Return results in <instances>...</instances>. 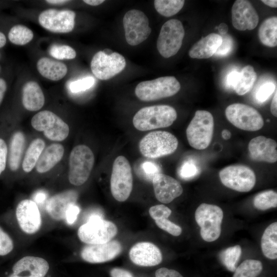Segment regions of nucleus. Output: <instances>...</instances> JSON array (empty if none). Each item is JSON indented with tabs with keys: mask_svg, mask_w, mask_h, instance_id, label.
Returning <instances> with one entry per match:
<instances>
[{
	"mask_svg": "<svg viewBox=\"0 0 277 277\" xmlns=\"http://www.w3.org/2000/svg\"><path fill=\"white\" fill-rule=\"evenodd\" d=\"M219 177L224 186L241 192L250 191L256 182L254 171L248 166L241 164L224 168L220 171Z\"/></svg>",
	"mask_w": 277,
	"mask_h": 277,
	"instance_id": "obj_13",
	"label": "nucleus"
},
{
	"mask_svg": "<svg viewBox=\"0 0 277 277\" xmlns=\"http://www.w3.org/2000/svg\"><path fill=\"white\" fill-rule=\"evenodd\" d=\"M75 13L70 10L49 9L38 16V22L44 28L54 33H66L72 31L75 25Z\"/></svg>",
	"mask_w": 277,
	"mask_h": 277,
	"instance_id": "obj_17",
	"label": "nucleus"
},
{
	"mask_svg": "<svg viewBox=\"0 0 277 277\" xmlns=\"http://www.w3.org/2000/svg\"><path fill=\"white\" fill-rule=\"evenodd\" d=\"M239 71L234 70L230 72L227 76L226 83L228 87L233 88L239 75Z\"/></svg>",
	"mask_w": 277,
	"mask_h": 277,
	"instance_id": "obj_51",
	"label": "nucleus"
},
{
	"mask_svg": "<svg viewBox=\"0 0 277 277\" xmlns=\"http://www.w3.org/2000/svg\"><path fill=\"white\" fill-rule=\"evenodd\" d=\"M142 169L145 176L151 180H152L155 174L161 173L159 166L155 163L152 162H144L142 165Z\"/></svg>",
	"mask_w": 277,
	"mask_h": 277,
	"instance_id": "obj_46",
	"label": "nucleus"
},
{
	"mask_svg": "<svg viewBox=\"0 0 277 277\" xmlns=\"http://www.w3.org/2000/svg\"><path fill=\"white\" fill-rule=\"evenodd\" d=\"M256 79V74L252 66L247 65L239 72L233 90L239 95L248 92L252 88Z\"/></svg>",
	"mask_w": 277,
	"mask_h": 277,
	"instance_id": "obj_32",
	"label": "nucleus"
},
{
	"mask_svg": "<svg viewBox=\"0 0 277 277\" xmlns=\"http://www.w3.org/2000/svg\"><path fill=\"white\" fill-rule=\"evenodd\" d=\"M94 78L87 76L71 82L69 86V89L73 93H78L90 88L94 83Z\"/></svg>",
	"mask_w": 277,
	"mask_h": 277,
	"instance_id": "obj_40",
	"label": "nucleus"
},
{
	"mask_svg": "<svg viewBox=\"0 0 277 277\" xmlns=\"http://www.w3.org/2000/svg\"><path fill=\"white\" fill-rule=\"evenodd\" d=\"M49 262L44 257L26 255L13 265L7 277H46L50 270Z\"/></svg>",
	"mask_w": 277,
	"mask_h": 277,
	"instance_id": "obj_18",
	"label": "nucleus"
},
{
	"mask_svg": "<svg viewBox=\"0 0 277 277\" xmlns=\"http://www.w3.org/2000/svg\"><path fill=\"white\" fill-rule=\"evenodd\" d=\"M199 170L196 165L191 161L184 163L179 170V175L184 180H189L195 176Z\"/></svg>",
	"mask_w": 277,
	"mask_h": 277,
	"instance_id": "obj_43",
	"label": "nucleus"
},
{
	"mask_svg": "<svg viewBox=\"0 0 277 277\" xmlns=\"http://www.w3.org/2000/svg\"><path fill=\"white\" fill-rule=\"evenodd\" d=\"M225 115L233 126L243 130L258 131L264 125V120L260 112L248 105L231 104L226 108Z\"/></svg>",
	"mask_w": 277,
	"mask_h": 277,
	"instance_id": "obj_12",
	"label": "nucleus"
},
{
	"mask_svg": "<svg viewBox=\"0 0 277 277\" xmlns=\"http://www.w3.org/2000/svg\"><path fill=\"white\" fill-rule=\"evenodd\" d=\"M181 89L177 79L166 76L140 83L135 89L136 96L143 101H152L173 96Z\"/></svg>",
	"mask_w": 277,
	"mask_h": 277,
	"instance_id": "obj_7",
	"label": "nucleus"
},
{
	"mask_svg": "<svg viewBox=\"0 0 277 277\" xmlns=\"http://www.w3.org/2000/svg\"><path fill=\"white\" fill-rule=\"evenodd\" d=\"M171 210L164 205H157L152 206L149 210L150 216L155 220L167 219L171 213Z\"/></svg>",
	"mask_w": 277,
	"mask_h": 277,
	"instance_id": "obj_44",
	"label": "nucleus"
},
{
	"mask_svg": "<svg viewBox=\"0 0 277 277\" xmlns=\"http://www.w3.org/2000/svg\"><path fill=\"white\" fill-rule=\"evenodd\" d=\"M130 260L134 264L142 267H152L162 261L160 249L150 242H142L135 244L129 253Z\"/></svg>",
	"mask_w": 277,
	"mask_h": 277,
	"instance_id": "obj_22",
	"label": "nucleus"
},
{
	"mask_svg": "<svg viewBox=\"0 0 277 277\" xmlns=\"http://www.w3.org/2000/svg\"><path fill=\"white\" fill-rule=\"evenodd\" d=\"M231 14L232 25L238 30H251L258 24V14L248 1H235L231 9Z\"/></svg>",
	"mask_w": 277,
	"mask_h": 277,
	"instance_id": "obj_20",
	"label": "nucleus"
},
{
	"mask_svg": "<svg viewBox=\"0 0 277 277\" xmlns=\"http://www.w3.org/2000/svg\"><path fill=\"white\" fill-rule=\"evenodd\" d=\"M133 187L131 168L124 156L114 160L110 179V188L113 197L118 202H124L130 196Z\"/></svg>",
	"mask_w": 277,
	"mask_h": 277,
	"instance_id": "obj_9",
	"label": "nucleus"
},
{
	"mask_svg": "<svg viewBox=\"0 0 277 277\" xmlns=\"http://www.w3.org/2000/svg\"><path fill=\"white\" fill-rule=\"evenodd\" d=\"M33 38L31 30L25 26L17 25L12 27L8 33V38L13 44L24 45L29 43Z\"/></svg>",
	"mask_w": 277,
	"mask_h": 277,
	"instance_id": "obj_34",
	"label": "nucleus"
},
{
	"mask_svg": "<svg viewBox=\"0 0 277 277\" xmlns=\"http://www.w3.org/2000/svg\"><path fill=\"white\" fill-rule=\"evenodd\" d=\"M189 145L194 149L203 150L210 144L214 132V119L206 110H197L186 129Z\"/></svg>",
	"mask_w": 277,
	"mask_h": 277,
	"instance_id": "obj_4",
	"label": "nucleus"
},
{
	"mask_svg": "<svg viewBox=\"0 0 277 277\" xmlns=\"http://www.w3.org/2000/svg\"><path fill=\"white\" fill-rule=\"evenodd\" d=\"M22 104L24 108L30 111L41 109L45 103V96L39 85L34 81H29L22 89Z\"/></svg>",
	"mask_w": 277,
	"mask_h": 277,
	"instance_id": "obj_25",
	"label": "nucleus"
},
{
	"mask_svg": "<svg viewBox=\"0 0 277 277\" xmlns=\"http://www.w3.org/2000/svg\"><path fill=\"white\" fill-rule=\"evenodd\" d=\"M176 118V111L172 107L154 105L138 110L134 115L132 122L136 129L145 131L169 127Z\"/></svg>",
	"mask_w": 277,
	"mask_h": 277,
	"instance_id": "obj_2",
	"label": "nucleus"
},
{
	"mask_svg": "<svg viewBox=\"0 0 277 277\" xmlns=\"http://www.w3.org/2000/svg\"><path fill=\"white\" fill-rule=\"evenodd\" d=\"M228 28L227 25L224 23H221L218 26V30L221 35H224L226 34L228 31Z\"/></svg>",
	"mask_w": 277,
	"mask_h": 277,
	"instance_id": "obj_55",
	"label": "nucleus"
},
{
	"mask_svg": "<svg viewBox=\"0 0 277 277\" xmlns=\"http://www.w3.org/2000/svg\"><path fill=\"white\" fill-rule=\"evenodd\" d=\"M31 124L36 130L44 132L49 140L60 142L69 135V127L60 117L49 110L41 111L32 118Z\"/></svg>",
	"mask_w": 277,
	"mask_h": 277,
	"instance_id": "obj_11",
	"label": "nucleus"
},
{
	"mask_svg": "<svg viewBox=\"0 0 277 277\" xmlns=\"http://www.w3.org/2000/svg\"><path fill=\"white\" fill-rule=\"evenodd\" d=\"M94 163V156L89 147L85 145L75 146L69 156V183L75 186L84 184L89 177Z\"/></svg>",
	"mask_w": 277,
	"mask_h": 277,
	"instance_id": "obj_5",
	"label": "nucleus"
},
{
	"mask_svg": "<svg viewBox=\"0 0 277 277\" xmlns=\"http://www.w3.org/2000/svg\"><path fill=\"white\" fill-rule=\"evenodd\" d=\"M45 147V142L40 138L34 140L30 143L23 161L22 168L24 172L29 173L35 167Z\"/></svg>",
	"mask_w": 277,
	"mask_h": 277,
	"instance_id": "obj_31",
	"label": "nucleus"
},
{
	"mask_svg": "<svg viewBox=\"0 0 277 277\" xmlns=\"http://www.w3.org/2000/svg\"><path fill=\"white\" fill-rule=\"evenodd\" d=\"M262 270L263 265L261 261L247 259L236 268L233 277H257Z\"/></svg>",
	"mask_w": 277,
	"mask_h": 277,
	"instance_id": "obj_33",
	"label": "nucleus"
},
{
	"mask_svg": "<svg viewBox=\"0 0 277 277\" xmlns=\"http://www.w3.org/2000/svg\"><path fill=\"white\" fill-rule=\"evenodd\" d=\"M16 249L15 241L11 234L0 225V258L12 254Z\"/></svg>",
	"mask_w": 277,
	"mask_h": 277,
	"instance_id": "obj_38",
	"label": "nucleus"
},
{
	"mask_svg": "<svg viewBox=\"0 0 277 277\" xmlns=\"http://www.w3.org/2000/svg\"><path fill=\"white\" fill-rule=\"evenodd\" d=\"M178 140L172 133L165 131H155L145 135L138 147L146 157L155 159L173 153L178 146Z\"/></svg>",
	"mask_w": 277,
	"mask_h": 277,
	"instance_id": "obj_6",
	"label": "nucleus"
},
{
	"mask_svg": "<svg viewBox=\"0 0 277 277\" xmlns=\"http://www.w3.org/2000/svg\"><path fill=\"white\" fill-rule=\"evenodd\" d=\"M223 218V210L216 205L202 203L197 208L195 219L204 241L211 242L220 237Z\"/></svg>",
	"mask_w": 277,
	"mask_h": 277,
	"instance_id": "obj_8",
	"label": "nucleus"
},
{
	"mask_svg": "<svg viewBox=\"0 0 277 277\" xmlns=\"http://www.w3.org/2000/svg\"><path fill=\"white\" fill-rule=\"evenodd\" d=\"M184 3L183 0H155L154 2L156 10L165 17H170L177 13Z\"/></svg>",
	"mask_w": 277,
	"mask_h": 277,
	"instance_id": "obj_36",
	"label": "nucleus"
},
{
	"mask_svg": "<svg viewBox=\"0 0 277 277\" xmlns=\"http://www.w3.org/2000/svg\"><path fill=\"white\" fill-rule=\"evenodd\" d=\"M110 274L111 277H134L129 271L121 268H112Z\"/></svg>",
	"mask_w": 277,
	"mask_h": 277,
	"instance_id": "obj_50",
	"label": "nucleus"
},
{
	"mask_svg": "<svg viewBox=\"0 0 277 277\" xmlns=\"http://www.w3.org/2000/svg\"><path fill=\"white\" fill-rule=\"evenodd\" d=\"M37 69L43 76L54 81L62 79L68 70L64 63L46 57L38 60Z\"/></svg>",
	"mask_w": 277,
	"mask_h": 277,
	"instance_id": "obj_27",
	"label": "nucleus"
},
{
	"mask_svg": "<svg viewBox=\"0 0 277 277\" xmlns=\"http://www.w3.org/2000/svg\"><path fill=\"white\" fill-rule=\"evenodd\" d=\"M47 199V194L44 191H38L34 194L33 201L37 204L42 203Z\"/></svg>",
	"mask_w": 277,
	"mask_h": 277,
	"instance_id": "obj_52",
	"label": "nucleus"
},
{
	"mask_svg": "<svg viewBox=\"0 0 277 277\" xmlns=\"http://www.w3.org/2000/svg\"><path fill=\"white\" fill-rule=\"evenodd\" d=\"M46 2L50 4H53V5H62L65 4L68 2L69 1H65V0H48L46 1Z\"/></svg>",
	"mask_w": 277,
	"mask_h": 277,
	"instance_id": "obj_58",
	"label": "nucleus"
},
{
	"mask_svg": "<svg viewBox=\"0 0 277 277\" xmlns=\"http://www.w3.org/2000/svg\"><path fill=\"white\" fill-rule=\"evenodd\" d=\"M258 35L261 43L269 47L277 45V17L273 16L266 18L261 24Z\"/></svg>",
	"mask_w": 277,
	"mask_h": 277,
	"instance_id": "obj_30",
	"label": "nucleus"
},
{
	"mask_svg": "<svg viewBox=\"0 0 277 277\" xmlns=\"http://www.w3.org/2000/svg\"><path fill=\"white\" fill-rule=\"evenodd\" d=\"M155 277H183L176 270L170 269L165 267L157 269L155 273Z\"/></svg>",
	"mask_w": 277,
	"mask_h": 277,
	"instance_id": "obj_49",
	"label": "nucleus"
},
{
	"mask_svg": "<svg viewBox=\"0 0 277 277\" xmlns=\"http://www.w3.org/2000/svg\"><path fill=\"white\" fill-rule=\"evenodd\" d=\"M121 244L116 240L105 243L95 245H86L81 250V259L92 264L103 263L110 261L122 252Z\"/></svg>",
	"mask_w": 277,
	"mask_h": 277,
	"instance_id": "obj_19",
	"label": "nucleus"
},
{
	"mask_svg": "<svg viewBox=\"0 0 277 277\" xmlns=\"http://www.w3.org/2000/svg\"><path fill=\"white\" fill-rule=\"evenodd\" d=\"M8 147L5 141L0 138V175L6 168Z\"/></svg>",
	"mask_w": 277,
	"mask_h": 277,
	"instance_id": "obj_47",
	"label": "nucleus"
},
{
	"mask_svg": "<svg viewBox=\"0 0 277 277\" xmlns=\"http://www.w3.org/2000/svg\"><path fill=\"white\" fill-rule=\"evenodd\" d=\"M262 2L266 5L270 7H277V1L276 0H263Z\"/></svg>",
	"mask_w": 277,
	"mask_h": 277,
	"instance_id": "obj_57",
	"label": "nucleus"
},
{
	"mask_svg": "<svg viewBox=\"0 0 277 277\" xmlns=\"http://www.w3.org/2000/svg\"><path fill=\"white\" fill-rule=\"evenodd\" d=\"M86 4L91 6H98L105 2L104 0H84L83 1Z\"/></svg>",
	"mask_w": 277,
	"mask_h": 277,
	"instance_id": "obj_56",
	"label": "nucleus"
},
{
	"mask_svg": "<svg viewBox=\"0 0 277 277\" xmlns=\"http://www.w3.org/2000/svg\"><path fill=\"white\" fill-rule=\"evenodd\" d=\"M261 248L264 255L268 259L277 258V222L269 225L265 230L261 239Z\"/></svg>",
	"mask_w": 277,
	"mask_h": 277,
	"instance_id": "obj_29",
	"label": "nucleus"
},
{
	"mask_svg": "<svg viewBox=\"0 0 277 277\" xmlns=\"http://www.w3.org/2000/svg\"><path fill=\"white\" fill-rule=\"evenodd\" d=\"M49 53L53 57L60 60H72L76 55L73 48L65 45H52L49 48Z\"/></svg>",
	"mask_w": 277,
	"mask_h": 277,
	"instance_id": "obj_39",
	"label": "nucleus"
},
{
	"mask_svg": "<svg viewBox=\"0 0 277 277\" xmlns=\"http://www.w3.org/2000/svg\"><path fill=\"white\" fill-rule=\"evenodd\" d=\"M126 65L125 59L121 54L113 52L108 54L100 51L92 57L90 67L95 77L101 80H107L122 72Z\"/></svg>",
	"mask_w": 277,
	"mask_h": 277,
	"instance_id": "obj_15",
	"label": "nucleus"
},
{
	"mask_svg": "<svg viewBox=\"0 0 277 277\" xmlns=\"http://www.w3.org/2000/svg\"><path fill=\"white\" fill-rule=\"evenodd\" d=\"M64 148L60 144L48 146L42 152L35 166L38 173H45L52 169L62 159Z\"/></svg>",
	"mask_w": 277,
	"mask_h": 277,
	"instance_id": "obj_26",
	"label": "nucleus"
},
{
	"mask_svg": "<svg viewBox=\"0 0 277 277\" xmlns=\"http://www.w3.org/2000/svg\"><path fill=\"white\" fill-rule=\"evenodd\" d=\"M270 111L272 114L276 117L277 116V91L275 90V93L272 100L270 105Z\"/></svg>",
	"mask_w": 277,
	"mask_h": 277,
	"instance_id": "obj_53",
	"label": "nucleus"
},
{
	"mask_svg": "<svg viewBox=\"0 0 277 277\" xmlns=\"http://www.w3.org/2000/svg\"><path fill=\"white\" fill-rule=\"evenodd\" d=\"M25 143V136L22 132L16 131L12 135L8 150V165L12 171H16L19 167Z\"/></svg>",
	"mask_w": 277,
	"mask_h": 277,
	"instance_id": "obj_28",
	"label": "nucleus"
},
{
	"mask_svg": "<svg viewBox=\"0 0 277 277\" xmlns=\"http://www.w3.org/2000/svg\"><path fill=\"white\" fill-rule=\"evenodd\" d=\"M6 43V38L4 34L0 32V48L4 47Z\"/></svg>",
	"mask_w": 277,
	"mask_h": 277,
	"instance_id": "obj_60",
	"label": "nucleus"
},
{
	"mask_svg": "<svg viewBox=\"0 0 277 277\" xmlns=\"http://www.w3.org/2000/svg\"><path fill=\"white\" fill-rule=\"evenodd\" d=\"M117 228L112 222L103 219L101 211H91L87 215L86 222L78 228L79 240L86 245L107 243L116 235Z\"/></svg>",
	"mask_w": 277,
	"mask_h": 277,
	"instance_id": "obj_1",
	"label": "nucleus"
},
{
	"mask_svg": "<svg viewBox=\"0 0 277 277\" xmlns=\"http://www.w3.org/2000/svg\"><path fill=\"white\" fill-rule=\"evenodd\" d=\"M275 85L268 82L262 85L258 90L255 97L258 102L263 103L265 102L275 90Z\"/></svg>",
	"mask_w": 277,
	"mask_h": 277,
	"instance_id": "obj_45",
	"label": "nucleus"
},
{
	"mask_svg": "<svg viewBox=\"0 0 277 277\" xmlns=\"http://www.w3.org/2000/svg\"><path fill=\"white\" fill-rule=\"evenodd\" d=\"M254 206L258 210H266L277 206V193L268 190L257 194L253 200Z\"/></svg>",
	"mask_w": 277,
	"mask_h": 277,
	"instance_id": "obj_37",
	"label": "nucleus"
},
{
	"mask_svg": "<svg viewBox=\"0 0 277 277\" xmlns=\"http://www.w3.org/2000/svg\"><path fill=\"white\" fill-rule=\"evenodd\" d=\"M18 230L28 237L35 236L43 228L44 217L38 205L33 200L20 201L13 212Z\"/></svg>",
	"mask_w": 277,
	"mask_h": 277,
	"instance_id": "obj_3",
	"label": "nucleus"
},
{
	"mask_svg": "<svg viewBox=\"0 0 277 277\" xmlns=\"http://www.w3.org/2000/svg\"><path fill=\"white\" fill-rule=\"evenodd\" d=\"M152 181L155 196L162 203H169L183 193L180 183L169 175L159 173L154 176Z\"/></svg>",
	"mask_w": 277,
	"mask_h": 277,
	"instance_id": "obj_21",
	"label": "nucleus"
},
{
	"mask_svg": "<svg viewBox=\"0 0 277 277\" xmlns=\"http://www.w3.org/2000/svg\"><path fill=\"white\" fill-rule=\"evenodd\" d=\"M242 254L240 245L229 247L221 252L219 257L222 263L230 271L234 272Z\"/></svg>",
	"mask_w": 277,
	"mask_h": 277,
	"instance_id": "obj_35",
	"label": "nucleus"
},
{
	"mask_svg": "<svg viewBox=\"0 0 277 277\" xmlns=\"http://www.w3.org/2000/svg\"><path fill=\"white\" fill-rule=\"evenodd\" d=\"M222 42L214 55L217 56H225L229 54L233 49V40L230 36L225 34L221 35Z\"/></svg>",
	"mask_w": 277,
	"mask_h": 277,
	"instance_id": "obj_42",
	"label": "nucleus"
},
{
	"mask_svg": "<svg viewBox=\"0 0 277 277\" xmlns=\"http://www.w3.org/2000/svg\"><path fill=\"white\" fill-rule=\"evenodd\" d=\"M155 222L160 228L167 231L173 236H179L182 232V229L180 226L173 223L167 219L155 220Z\"/></svg>",
	"mask_w": 277,
	"mask_h": 277,
	"instance_id": "obj_41",
	"label": "nucleus"
},
{
	"mask_svg": "<svg viewBox=\"0 0 277 277\" xmlns=\"http://www.w3.org/2000/svg\"><path fill=\"white\" fill-rule=\"evenodd\" d=\"M80 212V208L76 204L71 206L66 214L65 222L68 225H72L76 221Z\"/></svg>",
	"mask_w": 277,
	"mask_h": 277,
	"instance_id": "obj_48",
	"label": "nucleus"
},
{
	"mask_svg": "<svg viewBox=\"0 0 277 277\" xmlns=\"http://www.w3.org/2000/svg\"><path fill=\"white\" fill-rule=\"evenodd\" d=\"M123 23L126 40L131 46H136L142 43L151 33L149 19L141 10H129L124 15Z\"/></svg>",
	"mask_w": 277,
	"mask_h": 277,
	"instance_id": "obj_14",
	"label": "nucleus"
},
{
	"mask_svg": "<svg viewBox=\"0 0 277 277\" xmlns=\"http://www.w3.org/2000/svg\"><path fill=\"white\" fill-rule=\"evenodd\" d=\"M78 197V192L74 189L66 190L49 197L45 204L46 217L53 223L65 222L68 209L76 204Z\"/></svg>",
	"mask_w": 277,
	"mask_h": 277,
	"instance_id": "obj_16",
	"label": "nucleus"
},
{
	"mask_svg": "<svg viewBox=\"0 0 277 277\" xmlns=\"http://www.w3.org/2000/svg\"><path fill=\"white\" fill-rule=\"evenodd\" d=\"M6 90L7 84L4 79L0 78V104L2 102Z\"/></svg>",
	"mask_w": 277,
	"mask_h": 277,
	"instance_id": "obj_54",
	"label": "nucleus"
},
{
	"mask_svg": "<svg viewBox=\"0 0 277 277\" xmlns=\"http://www.w3.org/2000/svg\"><path fill=\"white\" fill-rule=\"evenodd\" d=\"M277 144L270 138L258 136L250 140L248 150L251 159L273 163L277 161Z\"/></svg>",
	"mask_w": 277,
	"mask_h": 277,
	"instance_id": "obj_23",
	"label": "nucleus"
},
{
	"mask_svg": "<svg viewBox=\"0 0 277 277\" xmlns=\"http://www.w3.org/2000/svg\"><path fill=\"white\" fill-rule=\"evenodd\" d=\"M222 42L220 34L210 33L195 43L189 50L188 54L192 58H208L214 54Z\"/></svg>",
	"mask_w": 277,
	"mask_h": 277,
	"instance_id": "obj_24",
	"label": "nucleus"
},
{
	"mask_svg": "<svg viewBox=\"0 0 277 277\" xmlns=\"http://www.w3.org/2000/svg\"><path fill=\"white\" fill-rule=\"evenodd\" d=\"M184 35V27L179 20H168L162 26L157 38L159 52L165 58L174 55L182 46Z\"/></svg>",
	"mask_w": 277,
	"mask_h": 277,
	"instance_id": "obj_10",
	"label": "nucleus"
},
{
	"mask_svg": "<svg viewBox=\"0 0 277 277\" xmlns=\"http://www.w3.org/2000/svg\"><path fill=\"white\" fill-rule=\"evenodd\" d=\"M222 136L224 140H228L231 137V132L227 129H224L222 132Z\"/></svg>",
	"mask_w": 277,
	"mask_h": 277,
	"instance_id": "obj_59",
	"label": "nucleus"
}]
</instances>
